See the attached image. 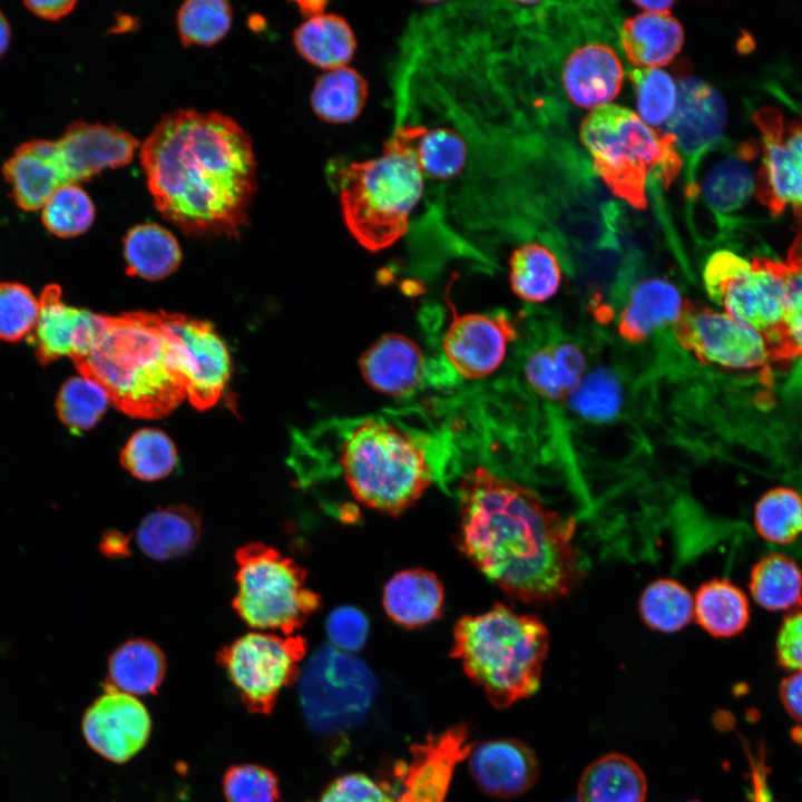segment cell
I'll use <instances>...</instances> for the list:
<instances>
[{
  "instance_id": "54",
  "label": "cell",
  "mask_w": 802,
  "mask_h": 802,
  "mask_svg": "<svg viewBox=\"0 0 802 802\" xmlns=\"http://www.w3.org/2000/svg\"><path fill=\"white\" fill-rule=\"evenodd\" d=\"M76 3L74 0L26 1L25 6L40 18L57 20L68 14Z\"/></svg>"
},
{
  "instance_id": "3",
  "label": "cell",
  "mask_w": 802,
  "mask_h": 802,
  "mask_svg": "<svg viewBox=\"0 0 802 802\" xmlns=\"http://www.w3.org/2000/svg\"><path fill=\"white\" fill-rule=\"evenodd\" d=\"M74 363L130 417H166L187 397L179 344L160 313L104 315L96 342Z\"/></svg>"
},
{
  "instance_id": "55",
  "label": "cell",
  "mask_w": 802,
  "mask_h": 802,
  "mask_svg": "<svg viewBox=\"0 0 802 802\" xmlns=\"http://www.w3.org/2000/svg\"><path fill=\"white\" fill-rule=\"evenodd\" d=\"M130 538L119 530H108L101 538L99 548L109 558H126L130 555Z\"/></svg>"
},
{
  "instance_id": "58",
  "label": "cell",
  "mask_w": 802,
  "mask_h": 802,
  "mask_svg": "<svg viewBox=\"0 0 802 802\" xmlns=\"http://www.w3.org/2000/svg\"><path fill=\"white\" fill-rule=\"evenodd\" d=\"M10 41V27L4 17L0 11V56L7 50Z\"/></svg>"
},
{
  "instance_id": "8",
  "label": "cell",
  "mask_w": 802,
  "mask_h": 802,
  "mask_svg": "<svg viewBox=\"0 0 802 802\" xmlns=\"http://www.w3.org/2000/svg\"><path fill=\"white\" fill-rule=\"evenodd\" d=\"M703 281L708 297L723 312L761 335L772 363L801 356L785 324V293L776 261L750 262L731 251H716L705 263Z\"/></svg>"
},
{
  "instance_id": "24",
  "label": "cell",
  "mask_w": 802,
  "mask_h": 802,
  "mask_svg": "<svg viewBox=\"0 0 802 802\" xmlns=\"http://www.w3.org/2000/svg\"><path fill=\"white\" fill-rule=\"evenodd\" d=\"M444 591L438 577L426 569L397 573L384 586L383 607L389 618L403 627H421L441 616Z\"/></svg>"
},
{
  "instance_id": "13",
  "label": "cell",
  "mask_w": 802,
  "mask_h": 802,
  "mask_svg": "<svg viewBox=\"0 0 802 802\" xmlns=\"http://www.w3.org/2000/svg\"><path fill=\"white\" fill-rule=\"evenodd\" d=\"M754 121L762 148L754 193L772 215L791 207L802 217V115L785 121L779 109L765 107L755 114Z\"/></svg>"
},
{
  "instance_id": "52",
  "label": "cell",
  "mask_w": 802,
  "mask_h": 802,
  "mask_svg": "<svg viewBox=\"0 0 802 802\" xmlns=\"http://www.w3.org/2000/svg\"><path fill=\"white\" fill-rule=\"evenodd\" d=\"M775 648L781 666L802 671V599L783 618L776 636Z\"/></svg>"
},
{
  "instance_id": "12",
  "label": "cell",
  "mask_w": 802,
  "mask_h": 802,
  "mask_svg": "<svg viewBox=\"0 0 802 802\" xmlns=\"http://www.w3.org/2000/svg\"><path fill=\"white\" fill-rule=\"evenodd\" d=\"M677 343L701 363L736 370H760L772 383L771 359L761 335L725 312L683 301L673 323Z\"/></svg>"
},
{
  "instance_id": "36",
  "label": "cell",
  "mask_w": 802,
  "mask_h": 802,
  "mask_svg": "<svg viewBox=\"0 0 802 802\" xmlns=\"http://www.w3.org/2000/svg\"><path fill=\"white\" fill-rule=\"evenodd\" d=\"M368 97V84L355 69L345 66L317 77L311 106L314 114L330 124H346L362 111Z\"/></svg>"
},
{
  "instance_id": "47",
  "label": "cell",
  "mask_w": 802,
  "mask_h": 802,
  "mask_svg": "<svg viewBox=\"0 0 802 802\" xmlns=\"http://www.w3.org/2000/svg\"><path fill=\"white\" fill-rule=\"evenodd\" d=\"M39 316V299L25 285L0 283V339L14 342L33 331Z\"/></svg>"
},
{
  "instance_id": "16",
  "label": "cell",
  "mask_w": 802,
  "mask_h": 802,
  "mask_svg": "<svg viewBox=\"0 0 802 802\" xmlns=\"http://www.w3.org/2000/svg\"><path fill=\"white\" fill-rule=\"evenodd\" d=\"M151 720L134 695L105 685V692L87 708L82 734L87 744L114 763H125L147 743Z\"/></svg>"
},
{
  "instance_id": "44",
  "label": "cell",
  "mask_w": 802,
  "mask_h": 802,
  "mask_svg": "<svg viewBox=\"0 0 802 802\" xmlns=\"http://www.w3.org/2000/svg\"><path fill=\"white\" fill-rule=\"evenodd\" d=\"M417 157L423 175L450 179L462 170L467 146L462 136L451 128H426L418 141Z\"/></svg>"
},
{
  "instance_id": "7",
  "label": "cell",
  "mask_w": 802,
  "mask_h": 802,
  "mask_svg": "<svg viewBox=\"0 0 802 802\" xmlns=\"http://www.w3.org/2000/svg\"><path fill=\"white\" fill-rule=\"evenodd\" d=\"M579 136L597 175L613 194L637 209L647 205L651 173L668 186L682 167L675 138L659 135L626 107L606 104L593 109L583 120Z\"/></svg>"
},
{
  "instance_id": "6",
  "label": "cell",
  "mask_w": 802,
  "mask_h": 802,
  "mask_svg": "<svg viewBox=\"0 0 802 802\" xmlns=\"http://www.w3.org/2000/svg\"><path fill=\"white\" fill-rule=\"evenodd\" d=\"M426 127H398L384 141L382 153L351 163L340 184L344 223L365 250L379 252L399 241L423 192V173L417 157Z\"/></svg>"
},
{
  "instance_id": "30",
  "label": "cell",
  "mask_w": 802,
  "mask_h": 802,
  "mask_svg": "<svg viewBox=\"0 0 802 802\" xmlns=\"http://www.w3.org/2000/svg\"><path fill=\"white\" fill-rule=\"evenodd\" d=\"M647 783L639 766L619 753L590 763L578 783V802H645Z\"/></svg>"
},
{
  "instance_id": "33",
  "label": "cell",
  "mask_w": 802,
  "mask_h": 802,
  "mask_svg": "<svg viewBox=\"0 0 802 802\" xmlns=\"http://www.w3.org/2000/svg\"><path fill=\"white\" fill-rule=\"evenodd\" d=\"M563 280L556 255L545 245L527 243L517 247L509 258V284L520 300L544 303L557 294Z\"/></svg>"
},
{
  "instance_id": "4",
  "label": "cell",
  "mask_w": 802,
  "mask_h": 802,
  "mask_svg": "<svg viewBox=\"0 0 802 802\" xmlns=\"http://www.w3.org/2000/svg\"><path fill=\"white\" fill-rule=\"evenodd\" d=\"M338 447V472L351 497L366 508L399 515L437 479L429 436L383 417L345 424Z\"/></svg>"
},
{
  "instance_id": "31",
  "label": "cell",
  "mask_w": 802,
  "mask_h": 802,
  "mask_svg": "<svg viewBox=\"0 0 802 802\" xmlns=\"http://www.w3.org/2000/svg\"><path fill=\"white\" fill-rule=\"evenodd\" d=\"M585 368L580 349L563 342L534 351L525 363V375L537 394L558 401L573 394L584 378Z\"/></svg>"
},
{
  "instance_id": "5",
  "label": "cell",
  "mask_w": 802,
  "mask_h": 802,
  "mask_svg": "<svg viewBox=\"0 0 802 802\" xmlns=\"http://www.w3.org/2000/svg\"><path fill=\"white\" fill-rule=\"evenodd\" d=\"M549 649V632L535 615L496 604L453 627L451 656L498 708L534 695Z\"/></svg>"
},
{
  "instance_id": "56",
  "label": "cell",
  "mask_w": 802,
  "mask_h": 802,
  "mask_svg": "<svg viewBox=\"0 0 802 802\" xmlns=\"http://www.w3.org/2000/svg\"><path fill=\"white\" fill-rule=\"evenodd\" d=\"M785 263L802 272V233L793 241Z\"/></svg>"
},
{
  "instance_id": "41",
  "label": "cell",
  "mask_w": 802,
  "mask_h": 802,
  "mask_svg": "<svg viewBox=\"0 0 802 802\" xmlns=\"http://www.w3.org/2000/svg\"><path fill=\"white\" fill-rule=\"evenodd\" d=\"M110 402L107 392L86 376H74L61 387L56 401L59 419L70 430L81 432L92 428Z\"/></svg>"
},
{
  "instance_id": "49",
  "label": "cell",
  "mask_w": 802,
  "mask_h": 802,
  "mask_svg": "<svg viewBox=\"0 0 802 802\" xmlns=\"http://www.w3.org/2000/svg\"><path fill=\"white\" fill-rule=\"evenodd\" d=\"M326 629L332 645L343 652L360 651L365 644L369 622L358 608L343 606L334 609L327 618Z\"/></svg>"
},
{
  "instance_id": "17",
  "label": "cell",
  "mask_w": 802,
  "mask_h": 802,
  "mask_svg": "<svg viewBox=\"0 0 802 802\" xmlns=\"http://www.w3.org/2000/svg\"><path fill=\"white\" fill-rule=\"evenodd\" d=\"M676 87V105L665 123L666 134L675 138L693 176L704 154L722 141L727 108L721 92L700 78L683 77Z\"/></svg>"
},
{
  "instance_id": "37",
  "label": "cell",
  "mask_w": 802,
  "mask_h": 802,
  "mask_svg": "<svg viewBox=\"0 0 802 802\" xmlns=\"http://www.w3.org/2000/svg\"><path fill=\"white\" fill-rule=\"evenodd\" d=\"M749 587L761 607L767 610L792 609L802 599V570L789 556L769 554L752 567Z\"/></svg>"
},
{
  "instance_id": "40",
  "label": "cell",
  "mask_w": 802,
  "mask_h": 802,
  "mask_svg": "<svg viewBox=\"0 0 802 802\" xmlns=\"http://www.w3.org/2000/svg\"><path fill=\"white\" fill-rule=\"evenodd\" d=\"M754 526L766 541H794L802 534V496L788 487L766 491L755 505Z\"/></svg>"
},
{
  "instance_id": "32",
  "label": "cell",
  "mask_w": 802,
  "mask_h": 802,
  "mask_svg": "<svg viewBox=\"0 0 802 802\" xmlns=\"http://www.w3.org/2000/svg\"><path fill=\"white\" fill-rule=\"evenodd\" d=\"M694 617L713 637H734L750 622L747 596L728 579L713 578L703 583L695 593Z\"/></svg>"
},
{
  "instance_id": "1",
  "label": "cell",
  "mask_w": 802,
  "mask_h": 802,
  "mask_svg": "<svg viewBox=\"0 0 802 802\" xmlns=\"http://www.w3.org/2000/svg\"><path fill=\"white\" fill-rule=\"evenodd\" d=\"M457 496L461 551L509 597L550 603L578 585L581 569L573 517L485 467L463 475Z\"/></svg>"
},
{
  "instance_id": "15",
  "label": "cell",
  "mask_w": 802,
  "mask_h": 802,
  "mask_svg": "<svg viewBox=\"0 0 802 802\" xmlns=\"http://www.w3.org/2000/svg\"><path fill=\"white\" fill-rule=\"evenodd\" d=\"M160 316L179 344L188 400L198 410L213 407L231 375L225 343L208 322L166 312Z\"/></svg>"
},
{
  "instance_id": "46",
  "label": "cell",
  "mask_w": 802,
  "mask_h": 802,
  "mask_svg": "<svg viewBox=\"0 0 802 802\" xmlns=\"http://www.w3.org/2000/svg\"><path fill=\"white\" fill-rule=\"evenodd\" d=\"M570 397L574 410L593 421L613 419L623 401L619 381L614 373L605 369H598L583 378Z\"/></svg>"
},
{
  "instance_id": "53",
  "label": "cell",
  "mask_w": 802,
  "mask_h": 802,
  "mask_svg": "<svg viewBox=\"0 0 802 802\" xmlns=\"http://www.w3.org/2000/svg\"><path fill=\"white\" fill-rule=\"evenodd\" d=\"M780 696L786 712L802 723V671H794L781 682Z\"/></svg>"
},
{
  "instance_id": "38",
  "label": "cell",
  "mask_w": 802,
  "mask_h": 802,
  "mask_svg": "<svg viewBox=\"0 0 802 802\" xmlns=\"http://www.w3.org/2000/svg\"><path fill=\"white\" fill-rule=\"evenodd\" d=\"M638 612L643 623L652 630L675 633L687 626L694 617V598L689 590L672 578H658L643 590Z\"/></svg>"
},
{
  "instance_id": "20",
  "label": "cell",
  "mask_w": 802,
  "mask_h": 802,
  "mask_svg": "<svg viewBox=\"0 0 802 802\" xmlns=\"http://www.w3.org/2000/svg\"><path fill=\"white\" fill-rule=\"evenodd\" d=\"M359 369L376 392L405 398L420 389L428 362L414 341L399 333H385L361 354Z\"/></svg>"
},
{
  "instance_id": "23",
  "label": "cell",
  "mask_w": 802,
  "mask_h": 802,
  "mask_svg": "<svg viewBox=\"0 0 802 802\" xmlns=\"http://www.w3.org/2000/svg\"><path fill=\"white\" fill-rule=\"evenodd\" d=\"M2 173L17 205L25 211L41 209L58 188L66 186L53 140L35 139L20 145L4 163Z\"/></svg>"
},
{
  "instance_id": "11",
  "label": "cell",
  "mask_w": 802,
  "mask_h": 802,
  "mask_svg": "<svg viewBox=\"0 0 802 802\" xmlns=\"http://www.w3.org/2000/svg\"><path fill=\"white\" fill-rule=\"evenodd\" d=\"M307 642L301 635L265 632L244 634L216 655L245 708L253 714H270L281 692L299 681L300 663Z\"/></svg>"
},
{
  "instance_id": "51",
  "label": "cell",
  "mask_w": 802,
  "mask_h": 802,
  "mask_svg": "<svg viewBox=\"0 0 802 802\" xmlns=\"http://www.w3.org/2000/svg\"><path fill=\"white\" fill-rule=\"evenodd\" d=\"M776 270L784 285L785 324L802 356V272L779 261Z\"/></svg>"
},
{
  "instance_id": "18",
  "label": "cell",
  "mask_w": 802,
  "mask_h": 802,
  "mask_svg": "<svg viewBox=\"0 0 802 802\" xmlns=\"http://www.w3.org/2000/svg\"><path fill=\"white\" fill-rule=\"evenodd\" d=\"M472 747L462 724L413 745L412 759L401 771V793L393 802H446L453 771Z\"/></svg>"
},
{
  "instance_id": "21",
  "label": "cell",
  "mask_w": 802,
  "mask_h": 802,
  "mask_svg": "<svg viewBox=\"0 0 802 802\" xmlns=\"http://www.w3.org/2000/svg\"><path fill=\"white\" fill-rule=\"evenodd\" d=\"M469 769L478 786L496 798H514L537 781L539 764L532 750L518 740L482 742L469 754Z\"/></svg>"
},
{
  "instance_id": "45",
  "label": "cell",
  "mask_w": 802,
  "mask_h": 802,
  "mask_svg": "<svg viewBox=\"0 0 802 802\" xmlns=\"http://www.w3.org/2000/svg\"><path fill=\"white\" fill-rule=\"evenodd\" d=\"M633 84L638 117L648 126H662L671 117L677 97L672 77L658 68H634L628 72Z\"/></svg>"
},
{
  "instance_id": "22",
  "label": "cell",
  "mask_w": 802,
  "mask_h": 802,
  "mask_svg": "<svg viewBox=\"0 0 802 802\" xmlns=\"http://www.w3.org/2000/svg\"><path fill=\"white\" fill-rule=\"evenodd\" d=\"M623 76L616 52L606 45L593 42L575 49L568 57L563 84L576 106L597 108L618 95Z\"/></svg>"
},
{
  "instance_id": "10",
  "label": "cell",
  "mask_w": 802,
  "mask_h": 802,
  "mask_svg": "<svg viewBox=\"0 0 802 802\" xmlns=\"http://www.w3.org/2000/svg\"><path fill=\"white\" fill-rule=\"evenodd\" d=\"M300 701L310 727L338 735L363 721L376 694L365 663L333 645L317 648L300 673Z\"/></svg>"
},
{
  "instance_id": "27",
  "label": "cell",
  "mask_w": 802,
  "mask_h": 802,
  "mask_svg": "<svg viewBox=\"0 0 802 802\" xmlns=\"http://www.w3.org/2000/svg\"><path fill=\"white\" fill-rule=\"evenodd\" d=\"M682 303L674 284L663 278H645L633 287L619 314L618 333L630 343H640L657 329L674 323Z\"/></svg>"
},
{
  "instance_id": "25",
  "label": "cell",
  "mask_w": 802,
  "mask_h": 802,
  "mask_svg": "<svg viewBox=\"0 0 802 802\" xmlns=\"http://www.w3.org/2000/svg\"><path fill=\"white\" fill-rule=\"evenodd\" d=\"M683 43V27L669 13L642 12L627 18L620 29L622 48L636 68L668 65Z\"/></svg>"
},
{
  "instance_id": "2",
  "label": "cell",
  "mask_w": 802,
  "mask_h": 802,
  "mask_svg": "<svg viewBox=\"0 0 802 802\" xmlns=\"http://www.w3.org/2000/svg\"><path fill=\"white\" fill-rule=\"evenodd\" d=\"M147 186L163 217L188 235L238 237L257 188L245 130L217 113L164 116L140 150Z\"/></svg>"
},
{
  "instance_id": "57",
  "label": "cell",
  "mask_w": 802,
  "mask_h": 802,
  "mask_svg": "<svg viewBox=\"0 0 802 802\" xmlns=\"http://www.w3.org/2000/svg\"><path fill=\"white\" fill-rule=\"evenodd\" d=\"M634 4L644 9L645 12L652 13H669L674 1H634Z\"/></svg>"
},
{
  "instance_id": "50",
  "label": "cell",
  "mask_w": 802,
  "mask_h": 802,
  "mask_svg": "<svg viewBox=\"0 0 802 802\" xmlns=\"http://www.w3.org/2000/svg\"><path fill=\"white\" fill-rule=\"evenodd\" d=\"M316 802H393V799L370 776L351 773L331 782Z\"/></svg>"
},
{
  "instance_id": "48",
  "label": "cell",
  "mask_w": 802,
  "mask_h": 802,
  "mask_svg": "<svg viewBox=\"0 0 802 802\" xmlns=\"http://www.w3.org/2000/svg\"><path fill=\"white\" fill-rule=\"evenodd\" d=\"M223 792L227 802H278L276 775L257 764L229 766L223 776Z\"/></svg>"
},
{
  "instance_id": "19",
  "label": "cell",
  "mask_w": 802,
  "mask_h": 802,
  "mask_svg": "<svg viewBox=\"0 0 802 802\" xmlns=\"http://www.w3.org/2000/svg\"><path fill=\"white\" fill-rule=\"evenodd\" d=\"M104 326V315L67 305L58 285H47L39 297V316L33 329L36 355L41 364L61 356H84Z\"/></svg>"
},
{
  "instance_id": "39",
  "label": "cell",
  "mask_w": 802,
  "mask_h": 802,
  "mask_svg": "<svg viewBox=\"0 0 802 802\" xmlns=\"http://www.w3.org/2000/svg\"><path fill=\"white\" fill-rule=\"evenodd\" d=\"M120 463L134 478L156 481L174 471L177 451L172 439L162 430L140 429L124 446Z\"/></svg>"
},
{
  "instance_id": "43",
  "label": "cell",
  "mask_w": 802,
  "mask_h": 802,
  "mask_svg": "<svg viewBox=\"0 0 802 802\" xmlns=\"http://www.w3.org/2000/svg\"><path fill=\"white\" fill-rule=\"evenodd\" d=\"M41 209L43 225L59 237L85 233L95 218L94 203L78 184L58 188Z\"/></svg>"
},
{
  "instance_id": "26",
  "label": "cell",
  "mask_w": 802,
  "mask_h": 802,
  "mask_svg": "<svg viewBox=\"0 0 802 802\" xmlns=\"http://www.w3.org/2000/svg\"><path fill=\"white\" fill-rule=\"evenodd\" d=\"M200 534L202 524L196 510L174 505L146 515L136 530V542L147 557L165 561L190 552Z\"/></svg>"
},
{
  "instance_id": "59",
  "label": "cell",
  "mask_w": 802,
  "mask_h": 802,
  "mask_svg": "<svg viewBox=\"0 0 802 802\" xmlns=\"http://www.w3.org/2000/svg\"><path fill=\"white\" fill-rule=\"evenodd\" d=\"M691 802H698V801H691Z\"/></svg>"
},
{
  "instance_id": "14",
  "label": "cell",
  "mask_w": 802,
  "mask_h": 802,
  "mask_svg": "<svg viewBox=\"0 0 802 802\" xmlns=\"http://www.w3.org/2000/svg\"><path fill=\"white\" fill-rule=\"evenodd\" d=\"M450 322L442 339L447 363L466 380L493 373L518 336L516 321L506 312L463 313L448 297Z\"/></svg>"
},
{
  "instance_id": "35",
  "label": "cell",
  "mask_w": 802,
  "mask_h": 802,
  "mask_svg": "<svg viewBox=\"0 0 802 802\" xmlns=\"http://www.w3.org/2000/svg\"><path fill=\"white\" fill-rule=\"evenodd\" d=\"M756 157V148L744 144L736 155L716 162L707 172L702 190L708 207L720 215L739 211L755 192V178L749 162Z\"/></svg>"
},
{
  "instance_id": "9",
  "label": "cell",
  "mask_w": 802,
  "mask_h": 802,
  "mask_svg": "<svg viewBox=\"0 0 802 802\" xmlns=\"http://www.w3.org/2000/svg\"><path fill=\"white\" fill-rule=\"evenodd\" d=\"M232 606L250 627L294 635L320 608V595L306 585V570L274 547L245 544L236 550Z\"/></svg>"
},
{
  "instance_id": "42",
  "label": "cell",
  "mask_w": 802,
  "mask_h": 802,
  "mask_svg": "<svg viewBox=\"0 0 802 802\" xmlns=\"http://www.w3.org/2000/svg\"><path fill=\"white\" fill-rule=\"evenodd\" d=\"M232 25V8L222 0H189L177 13V28L185 46H212L222 40Z\"/></svg>"
},
{
  "instance_id": "28",
  "label": "cell",
  "mask_w": 802,
  "mask_h": 802,
  "mask_svg": "<svg viewBox=\"0 0 802 802\" xmlns=\"http://www.w3.org/2000/svg\"><path fill=\"white\" fill-rule=\"evenodd\" d=\"M166 668L158 645L143 637L131 638L110 654L106 685L134 696L157 694Z\"/></svg>"
},
{
  "instance_id": "29",
  "label": "cell",
  "mask_w": 802,
  "mask_h": 802,
  "mask_svg": "<svg viewBox=\"0 0 802 802\" xmlns=\"http://www.w3.org/2000/svg\"><path fill=\"white\" fill-rule=\"evenodd\" d=\"M293 41L303 59L325 71L348 66L356 48L351 26L335 13L309 17L294 30Z\"/></svg>"
},
{
  "instance_id": "34",
  "label": "cell",
  "mask_w": 802,
  "mask_h": 802,
  "mask_svg": "<svg viewBox=\"0 0 802 802\" xmlns=\"http://www.w3.org/2000/svg\"><path fill=\"white\" fill-rule=\"evenodd\" d=\"M127 272L147 280L163 278L177 270L182 252L165 227L146 223L130 228L124 238Z\"/></svg>"
}]
</instances>
